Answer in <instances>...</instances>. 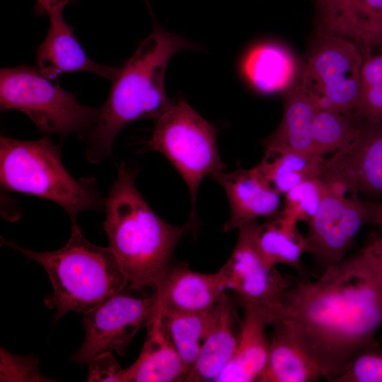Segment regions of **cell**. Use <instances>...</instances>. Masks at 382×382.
I'll return each instance as SVG.
<instances>
[{
    "label": "cell",
    "mask_w": 382,
    "mask_h": 382,
    "mask_svg": "<svg viewBox=\"0 0 382 382\" xmlns=\"http://www.w3.org/2000/svg\"><path fill=\"white\" fill-rule=\"evenodd\" d=\"M144 1H146V4L147 6L150 4L149 0H144Z\"/></svg>",
    "instance_id": "8d00e7d4"
},
{
    "label": "cell",
    "mask_w": 382,
    "mask_h": 382,
    "mask_svg": "<svg viewBox=\"0 0 382 382\" xmlns=\"http://www.w3.org/2000/svg\"><path fill=\"white\" fill-rule=\"evenodd\" d=\"M282 306V318L328 381L376 343L382 325V289L362 253L329 266L315 281L296 282Z\"/></svg>",
    "instance_id": "6da1fadb"
},
{
    "label": "cell",
    "mask_w": 382,
    "mask_h": 382,
    "mask_svg": "<svg viewBox=\"0 0 382 382\" xmlns=\"http://www.w3.org/2000/svg\"><path fill=\"white\" fill-rule=\"evenodd\" d=\"M225 290L218 272L200 273L185 263L172 262L151 291L157 309L168 315L208 310L219 301Z\"/></svg>",
    "instance_id": "4fadbf2b"
},
{
    "label": "cell",
    "mask_w": 382,
    "mask_h": 382,
    "mask_svg": "<svg viewBox=\"0 0 382 382\" xmlns=\"http://www.w3.org/2000/svg\"><path fill=\"white\" fill-rule=\"evenodd\" d=\"M1 381H53L39 371L36 357L12 354L1 347Z\"/></svg>",
    "instance_id": "f546056e"
},
{
    "label": "cell",
    "mask_w": 382,
    "mask_h": 382,
    "mask_svg": "<svg viewBox=\"0 0 382 382\" xmlns=\"http://www.w3.org/2000/svg\"><path fill=\"white\" fill-rule=\"evenodd\" d=\"M355 116L364 121L382 124V86H361Z\"/></svg>",
    "instance_id": "4dcf8cb0"
},
{
    "label": "cell",
    "mask_w": 382,
    "mask_h": 382,
    "mask_svg": "<svg viewBox=\"0 0 382 382\" xmlns=\"http://www.w3.org/2000/svg\"><path fill=\"white\" fill-rule=\"evenodd\" d=\"M366 203L369 210V224L379 226L381 230L380 236L382 237V202H366Z\"/></svg>",
    "instance_id": "d590c367"
},
{
    "label": "cell",
    "mask_w": 382,
    "mask_h": 382,
    "mask_svg": "<svg viewBox=\"0 0 382 382\" xmlns=\"http://www.w3.org/2000/svg\"><path fill=\"white\" fill-rule=\"evenodd\" d=\"M128 284L111 299L83 313L85 338L71 359L81 365L100 355L116 352L124 356L136 333L152 322L157 313L154 294Z\"/></svg>",
    "instance_id": "9c48e42d"
},
{
    "label": "cell",
    "mask_w": 382,
    "mask_h": 382,
    "mask_svg": "<svg viewBox=\"0 0 382 382\" xmlns=\"http://www.w3.org/2000/svg\"><path fill=\"white\" fill-rule=\"evenodd\" d=\"M316 106L314 98L296 83L289 89L286 96L280 125L266 139L265 148L316 154L311 138V124Z\"/></svg>",
    "instance_id": "7402d4cb"
},
{
    "label": "cell",
    "mask_w": 382,
    "mask_h": 382,
    "mask_svg": "<svg viewBox=\"0 0 382 382\" xmlns=\"http://www.w3.org/2000/svg\"><path fill=\"white\" fill-rule=\"evenodd\" d=\"M319 180L343 194L382 197V124L359 119L352 141L324 159Z\"/></svg>",
    "instance_id": "8fae6325"
},
{
    "label": "cell",
    "mask_w": 382,
    "mask_h": 382,
    "mask_svg": "<svg viewBox=\"0 0 382 382\" xmlns=\"http://www.w3.org/2000/svg\"><path fill=\"white\" fill-rule=\"evenodd\" d=\"M325 158L291 149H265V156L256 166L279 193L319 178Z\"/></svg>",
    "instance_id": "603a6c76"
},
{
    "label": "cell",
    "mask_w": 382,
    "mask_h": 382,
    "mask_svg": "<svg viewBox=\"0 0 382 382\" xmlns=\"http://www.w3.org/2000/svg\"><path fill=\"white\" fill-rule=\"evenodd\" d=\"M332 382H382V348L375 343L360 353Z\"/></svg>",
    "instance_id": "f1b7e54d"
},
{
    "label": "cell",
    "mask_w": 382,
    "mask_h": 382,
    "mask_svg": "<svg viewBox=\"0 0 382 382\" xmlns=\"http://www.w3.org/2000/svg\"><path fill=\"white\" fill-rule=\"evenodd\" d=\"M324 192L320 180L313 179L303 182L285 193V204L280 212L295 220L308 224L317 213Z\"/></svg>",
    "instance_id": "4316f807"
},
{
    "label": "cell",
    "mask_w": 382,
    "mask_h": 382,
    "mask_svg": "<svg viewBox=\"0 0 382 382\" xmlns=\"http://www.w3.org/2000/svg\"><path fill=\"white\" fill-rule=\"evenodd\" d=\"M364 57L357 44L347 37L318 35L297 83L318 105L356 117Z\"/></svg>",
    "instance_id": "ba28073f"
},
{
    "label": "cell",
    "mask_w": 382,
    "mask_h": 382,
    "mask_svg": "<svg viewBox=\"0 0 382 382\" xmlns=\"http://www.w3.org/2000/svg\"><path fill=\"white\" fill-rule=\"evenodd\" d=\"M361 86H382V53L365 55L360 70Z\"/></svg>",
    "instance_id": "d6a6232c"
},
{
    "label": "cell",
    "mask_w": 382,
    "mask_h": 382,
    "mask_svg": "<svg viewBox=\"0 0 382 382\" xmlns=\"http://www.w3.org/2000/svg\"><path fill=\"white\" fill-rule=\"evenodd\" d=\"M215 305L208 310L195 313L165 315L158 311L185 369V381L197 359Z\"/></svg>",
    "instance_id": "cb8c5ba5"
},
{
    "label": "cell",
    "mask_w": 382,
    "mask_h": 382,
    "mask_svg": "<svg viewBox=\"0 0 382 382\" xmlns=\"http://www.w3.org/2000/svg\"><path fill=\"white\" fill-rule=\"evenodd\" d=\"M151 13V33L118 68L96 122L79 135L86 144V157L91 163H99L111 154L112 143L125 126L141 119L154 120L168 109L173 101L164 85L168 62L179 51L197 48L182 36L166 31Z\"/></svg>",
    "instance_id": "7a4b0ae2"
},
{
    "label": "cell",
    "mask_w": 382,
    "mask_h": 382,
    "mask_svg": "<svg viewBox=\"0 0 382 382\" xmlns=\"http://www.w3.org/2000/svg\"><path fill=\"white\" fill-rule=\"evenodd\" d=\"M88 382H124L123 370L111 353L93 358L87 364Z\"/></svg>",
    "instance_id": "1f68e13d"
},
{
    "label": "cell",
    "mask_w": 382,
    "mask_h": 382,
    "mask_svg": "<svg viewBox=\"0 0 382 382\" xmlns=\"http://www.w3.org/2000/svg\"><path fill=\"white\" fill-rule=\"evenodd\" d=\"M225 190L231 215L223 231L227 232L256 220L271 217L282 209L280 193L275 190L255 166L232 172L220 171L210 175Z\"/></svg>",
    "instance_id": "5bb4252c"
},
{
    "label": "cell",
    "mask_w": 382,
    "mask_h": 382,
    "mask_svg": "<svg viewBox=\"0 0 382 382\" xmlns=\"http://www.w3.org/2000/svg\"><path fill=\"white\" fill-rule=\"evenodd\" d=\"M154 122L147 146L162 154L186 183L191 202L190 221L195 228L201 182L205 176L225 170L217 149L216 129L180 97L173 99Z\"/></svg>",
    "instance_id": "8992f818"
},
{
    "label": "cell",
    "mask_w": 382,
    "mask_h": 382,
    "mask_svg": "<svg viewBox=\"0 0 382 382\" xmlns=\"http://www.w3.org/2000/svg\"><path fill=\"white\" fill-rule=\"evenodd\" d=\"M361 45H382V0H354Z\"/></svg>",
    "instance_id": "83f0119b"
},
{
    "label": "cell",
    "mask_w": 382,
    "mask_h": 382,
    "mask_svg": "<svg viewBox=\"0 0 382 382\" xmlns=\"http://www.w3.org/2000/svg\"><path fill=\"white\" fill-rule=\"evenodd\" d=\"M137 169L124 163L117 167L105 200L103 226L128 286L153 290L180 240L195 228L190 221L178 226L161 219L137 190Z\"/></svg>",
    "instance_id": "3957f363"
},
{
    "label": "cell",
    "mask_w": 382,
    "mask_h": 382,
    "mask_svg": "<svg viewBox=\"0 0 382 382\" xmlns=\"http://www.w3.org/2000/svg\"><path fill=\"white\" fill-rule=\"evenodd\" d=\"M345 115L318 104L311 124V138L316 154L323 156L347 146L356 135L358 122Z\"/></svg>",
    "instance_id": "d4e9b609"
},
{
    "label": "cell",
    "mask_w": 382,
    "mask_h": 382,
    "mask_svg": "<svg viewBox=\"0 0 382 382\" xmlns=\"http://www.w3.org/2000/svg\"><path fill=\"white\" fill-rule=\"evenodd\" d=\"M315 3L318 35L345 37L359 43L354 0H315Z\"/></svg>",
    "instance_id": "484cf974"
},
{
    "label": "cell",
    "mask_w": 382,
    "mask_h": 382,
    "mask_svg": "<svg viewBox=\"0 0 382 382\" xmlns=\"http://www.w3.org/2000/svg\"><path fill=\"white\" fill-rule=\"evenodd\" d=\"M50 24L44 41L36 49V68L46 78L74 71H88L112 80L119 67L91 60L80 45L73 28L64 20L62 11L48 15Z\"/></svg>",
    "instance_id": "2e32d148"
},
{
    "label": "cell",
    "mask_w": 382,
    "mask_h": 382,
    "mask_svg": "<svg viewBox=\"0 0 382 382\" xmlns=\"http://www.w3.org/2000/svg\"><path fill=\"white\" fill-rule=\"evenodd\" d=\"M1 240L45 270L53 293L45 303L56 310V321L69 312L84 313L98 307L128 284L112 250L88 241L77 223L71 224L66 244L54 251H34Z\"/></svg>",
    "instance_id": "277c9868"
},
{
    "label": "cell",
    "mask_w": 382,
    "mask_h": 382,
    "mask_svg": "<svg viewBox=\"0 0 382 382\" xmlns=\"http://www.w3.org/2000/svg\"><path fill=\"white\" fill-rule=\"evenodd\" d=\"M243 317L235 353L217 376L216 382L257 381L267 360V326L282 318L273 311L257 303L238 299Z\"/></svg>",
    "instance_id": "9a60e30c"
},
{
    "label": "cell",
    "mask_w": 382,
    "mask_h": 382,
    "mask_svg": "<svg viewBox=\"0 0 382 382\" xmlns=\"http://www.w3.org/2000/svg\"><path fill=\"white\" fill-rule=\"evenodd\" d=\"M137 360L123 370L124 382L185 381L183 361L157 309Z\"/></svg>",
    "instance_id": "e0dca14e"
},
{
    "label": "cell",
    "mask_w": 382,
    "mask_h": 382,
    "mask_svg": "<svg viewBox=\"0 0 382 382\" xmlns=\"http://www.w3.org/2000/svg\"><path fill=\"white\" fill-rule=\"evenodd\" d=\"M72 0H36L37 6L48 15L62 11L64 7Z\"/></svg>",
    "instance_id": "e575fe53"
},
{
    "label": "cell",
    "mask_w": 382,
    "mask_h": 382,
    "mask_svg": "<svg viewBox=\"0 0 382 382\" xmlns=\"http://www.w3.org/2000/svg\"><path fill=\"white\" fill-rule=\"evenodd\" d=\"M266 365L257 382H312L326 373L302 349L282 318L271 325Z\"/></svg>",
    "instance_id": "d6986e66"
},
{
    "label": "cell",
    "mask_w": 382,
    "mask_h": 382,
    "mask_svg": "<svg viewBox=\"0 0 382 382\" xmlns=\"http://www.w3.org/2000/svg\"><path fill=\"white\" fill-rule=\"evenodd\" d=\"M0 182L7 192L50 200L69 215L71 224L83 210L105 209L106 198L93 177L76 180L62 161L61 149L50 135L37 140L0 138Z\"/></svg>",
    "instance_id": "5b68a950"
},
{
    "label": "cell",
    "mask_w": 382,
    "mask_h": 382,
    "mask_svg": "<svg viewBox=\"0 0 382 382\" xmlns=\"http://www.w3.org/2000/svg\"><path fill=\"white\" fill-rule=\"evenodd\" d=\"M366 224L369 210L358 195L346 196L324 185L319 209L308 224V252L324 269L337 264L345 259L356 235Z\"/></svg>",
    "instance_id": "7c38bea8"
},
{
    "label": "cell",
    "mask_w": 382,
    "mask_h": 382,
    "mask_svg": "<svg viewBox=\"0 0 382 382\" xmlns=\"http://www.w3.org/2000/svg\"><path fill=\"white\" fill-rule=\"evenodd\" d=\"M241 66L246 81L264 94L283 91L295 80L296 64L291 54L276 43L256 45L246 53Z\"/></svg>",
    "instance_id": "44dd1931"
},
{
    "label": "cell",
    "mask_w": 382,
    "mask_h": 382,
    "mask_svg": "<svg viewBox=\"0 0 382 382\" xmlns=\"http://www.w3.org/2000/svg\"><path fill=\"white\" fill-rule=\"evenodd\" d=\"M297 222L281 212L269 217L264 224L256 221L254 238L265 262L270 267L283 264L302 273L301 258L308 252L306 236L298 230Z\"/></svg>",
    "instance_id": "ffe728a7"
},
{
    "label": "cell",
    "mask_w": 382,
    "mask_h": 382,
    "mask_svg": "<svg viewBox=\"0 0 382 382\" xmlns=\"http://www.w3.org/2000/svg\"><path fill=\"white\" fill-rule=\"evenodd\" d=\"M0 108L21 111L45 135L54 133L62 139L85 132L100 112V107L81 105L74 93L24 64L1 69Z\"/></svg>",
    "instance_id": "52a82bcc"
},
{
    "label": "cell",
    "mask_w": 382,
    "mask_h": 382,
    "mask_svg": "<svg viewBox=\"0 0 382 382\" xmlns=\"http://www.w3.org/2000/svg\"><path fill=\"white\" fill-rule=\"evenodd\" d=\"M255 221L238 228L236 245L218 272L226 289L233 291L238 299L266 307L282 317L283 297L296 282L265 262L255 242Z\"/></svg>",
    "instance_id": "30bf717a"
},
{
    "label": "cell",
    "mask_w": 382,
    "mask_h": 382,
    "mask_svg": "<svg viewBox=\"0 0 382 382\" xmlns=\"http://www.w3.org/2000/svg\"><path fill=\"white\" fill-rule=\"evenodd\" d=\"M382 289V237L371 234L361 251Z\"/></svg>",
    "instance_id": "836d02e7"
},
{
    "label": "cell",
    "mask_w": 382,
    "mask_h": 382,
    "mask_svg": "<svg viewBox=\"0 0 382 382\" xmlns=\"http://www.w3.org/2000/svg\"><path fill=\"white\" fill-rule=\"evenodd\" d=\"M236 311L224 293L214 306V316L196 363L186 381H214L232 359L238 340Z\"/></svg>",
    "instance_id": "ac0fdd59"
}]
</instances>
